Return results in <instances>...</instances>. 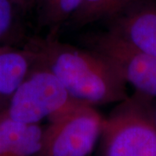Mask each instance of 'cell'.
Wrapping results in <instances>:
<instances>
[{
    "label": "cell",
    "mask_w": 156,
    "mask_h": 156,
    "mask_svg": "<svg viewBox=\"0 0 156 156\" xmlns=\"http://www.w3.org/2000/svg\"><path fill=\"white\" fill-rule=\"evenodd\" d=\"M35 62L53 73L69 95L89 105L119 103L128 96L127 83L94 50L79 49L53 37L33 41Z\"/></svg>",
    "instance_id": "1"
},
{
    "label": "cell",
    "mask_w": 156,
    "mask_h": 156,
    "mask_svg": "<svg viewBox=\"0 0 156 156\" xmlns=\"http://www.w3.org/2000/svg\"><path fill=\"white\" fill-rule=\"evenodd\" d=\"M154 98L136 92L119 102L103 120V156H156Z\"/></svg>",
    "instance_id": "2"
},
{
    "label": "cell",
    "mask_w": 156,
    "mask_h": 156,
    "mask_svg": "<svg viewBox=\"0 0 156 156\" xmlns=\"http://www.w3.org/2000/svg\"><path fill=\"white\" fill-rule=\"evenodd\" d=\"M49 120L35 156H88L101 136L104 119L95 106L77 101Z\"/></svg>",
    "instance_id": "3"
},
{
    "label": "cell",
    "mask_w": 156,
    "mask_h": 156,
    "mask_svg": "<svg viewBox=\"0 0 156 156\" xmlns=\"http://www.w3.org/2000/svg\"><path fill=\"white\" fill-rule=\"evenodd\" d=\"M76 101L53 73L37 64L32 66L11 95L4 114L18 122L34 124L60 114Z\"/></svg>",
    "instance_id": "4"
},
{
    "label": "cell",
    "mask_w": 156,
    "mask_h": 156,
    "mask_svg": "<svg viewBox=\"0 0 156 156\" xmlns=\"http://www.w3.org/2000/svg\"><path fill=\"white\" fill-rule=\"evenodd\" d=\"M86 42L89 49L104 57L126 83L136 92L155 99V56L134 47L112 30L90 35Z\"/></svg>",
    "instance_id": "5"
},
{
    "label": "cell",
    "mask_w": 156,
    "mask_h": 156,
    "mask_svg": "<svg viewBox=\"0 0 156 156\" xmlns=\"http://www.w3.org/2000/svg\"><path fill=\"white\" fill-rule=\"evenodd\" d=\"M112 21L110 30L156 57V6L136 5Z\"/></svg>",
    "instance_id": "6"
},
{
    "label": "cell",
    "mask_w": 156,
    "mask_h": 156,
    "mask_svg": "<svg viewBox=\"0 0 156 156\" xmlns=\"http://www.w3.org/2000/svg\"><path fill=\"white\" fill-rule=\"evenodd\" d=\"M44 128L0 115V156H35L42 146Z\"/></svg>",
    "instance_id": "7"
},
{
    "label": "cell",
    "mask_w": 156,
    "mask_h": 156,
    "mask_svg": "<svg viewBox=\"0 0 156 156\" xmlns=\"http://www.w3.org/2000/svg\"><path fill=\"white\" fill-rule=\"evenodd\" d=\"M34 62L35 53L30 47L19 50L8 44L0 45V100L9 101Z\"/></svg>",
    "instance_id": "8"
},
{
    "label": "cell",
    "mask_w": 156,
    "mask_h": 156,
    "mask_svg": "<svg viewBox=\"0 0 156 156\" xmlns=\"http://www.w3.org/2000/svg\"><path fill=\"white\" fill-rule=\"evenodd\" d=\"M138 4V0H83L68 22L83 27L101 20H114Z\"/></svg>",
    "instance_id": "9"
},
{
    "label": "cell",
    "mask_w": 156,
    "mask_h": 156,
    "mask_svg": "<svg viewBox=\"0 0 156 156\" xmlns=\"http://www.w3.org/2000/svg\"><path fill=\"white\" fill-rule=\"evenodd\" d=\"M41 23L56 29L66 22L83 0H40Z\"/></svg>",
    "instance_id": "10"
},
{
    "label": "cell",
    "mask_w": 156,
    "mask_h": 156,
    "mask_svg": "<svg viewBox=\"0 0 156 156\" xmlns=\"http://www.w3.org/2000/svg\"><path fill=\"white\" fill-rule=\"evenodd\" d=\"M15 7L11 0H0V45L5 43L15 30Z\"/></svg>",
    "instance_id": "11"
},
{
    "label": "cell",
    "mask_w": 156,
    "mask_h": 156,
    "mask_svg": "<svg viewBox=\"0 0 156 156\" xmlns=\"http://www.w3.org/2000/svg\"><path fill=\"white\" fill-rule=\"evenodd\" d=\"M11 1L13 3V5L15 6H17V7L25 8L29 5H30L35 0H11Z\"/></svg>",
    "instance_id": "12"
},
{
    "label": "cell",
    "mask_w": 156,
    "mask_h": 156,
    "mask_svg": "<svg viewBox=\"0 0 156 156\" xmlns=\"http://www.w3.org/2000/svg\"><path fill=\"white\" fill-rule=\"evenodd\" d=\"M154 117L156 121V103H154Z\"/></svg>",
    "instance_id": "13"
}]
</instances>
